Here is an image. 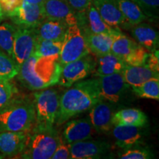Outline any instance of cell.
<instances>
[{
  "label": "cell",
  "instance_id": "obj_1",
  "mask_svg": "<svg viewBox=\"0 0 159 159\" xmlns=\"http://www.w3.org/2000/svg\"><path fill=\"white\" fill-rule=\"evenodd\" d=\"M100 99L97 78L75 83L60 97L55 123L64 124L77 114L90 110Z\"/></svg>",
  "mask_w": 159,
  "mask_h": 159
},
{
  "label": "cell",
  "instance_id": "obj_2",
  "mask_svg": "<svg viewBox=\"0 0 159 159\" xmlns=\"http://www.w3.org/2000/svg\"><path fill=\"white\" fill-rule=\"evenodd\" d=\"M35 123L34 99L15 97L0 108V132L30 133Z\"/></svg>",
  "mask_w": 159,
  "mask_h": 159
},
{
  "label": "cell",
  "instance_id": "obj_3",
  "mask_svg": "<svg viewBox=\"0 0 159 159\" xmlns=\"http://www.w3.org/2000/svg\"><path fill=\"white\" fill-rule=\"evenodd\" d=\"M61 141L54 127L50 128H33L28 134L21 158H52L56 147Z\"/></svg>",
  "mask_w": 159,
  "mask_h": 159
},
{
  "label": "cell",
  "instance_id": "obj_4",
  "mask_svg": "<svg viewBox=\"0 0 159 159\" xmlns=\"http://www.w3.org/2000/svg\"><path fill=\"white\" fill-rule=\"evenodd\" d=\"M60 95L56 89H48L34 93L35 123L33 128L54 127L59 107Z\"/></svg>",
  "mask_w": 159,
  "mask_h": 159
},
{
  "label": "cell",
  "instance_id": "obj_5",
  "mask_svg": "<svg viewBox=\"0 0 159 159\" xmlns=\"http://www.w3.org/2000/svg\"><path fill=\"white\" fill-rule=\"evenodd\" d=\"M89 53L84 35L78 24L68 26L58 57L61 66Z\"/></svg>",
  "mask_w": 159,
  "mask_h": 159
},
{
  "label": "cell",
  "instance_id": "obj_6",
  "mask_svg": "<svg viewBox=\"0 0 159 159\" xmlns=\"http://www.w3.org/2000/svg\"><path fill=\"white\" fill-rule=\"evenodd\" d=\"M96 57L91 53L69 62L61 69L57 83L61 86L69 88L75 83L82 80L96 70Z\"/></svg>",
  "mask_w": 159,
  "mask_h": 159
},
{
  "label": "cell",
  "instance_id": "obj_7",
  "mask_svg": "<svg viewBox=\"0 0 159 159\" xmlns=\"http://www.w3.org/2000/svg\"><path fill=\"white\" fill-rule=\"evenodd\" d=\"M97 83L101 99L113 104L121 102L128 96L130 86L122 73L98 76Z\"/></svg>",
  "mask_w": 159,
  "mask_h": 159
},
{
  "label": "cell",
  "instance_id": "obj_8",
  "mask_svg": "<svg viewBox=\"0 0 159 159\" xmlns=\"http://www.w3.org/2000/svg\"><path fill=\"white\" fill-rule=\"evenodd\" d=\"M36 41L37 35L34 28L17 26L13 40V59L19 66L33 55Z\"/></svg>",
  "mask_w": 159,
  "mask_h": 159
},
{
  "label": "cell",
  "instance_id": "obj_9",
  "mask_svg": "<svg viewBox=\"0 0 159 159\" xmlns=\"http://www.w3.org/2000/svg\"><path fill=\"white\" fill-rule=\"evenodd\" d=\"M19 27L35 28L46 19L42 5L23 1L14 10L6 14Z\"/></svg>",
  "mask_w": 159,
  "mask_h": 159
},
{
  "label": "cell",
  "instance_id": "obj_10",
  "mask_svg": "<svg viewBox=\"0 0 159 159\" xmlns=\"http://www.w3.org/2000/svg\"><path fill=\"white\" fill-rule=\"evenodd\" d=\"M37 55H32L19 66V71L17 76L21 83L30 90H41L46 89L53 83L46 78L41 74V71L35 68V61Z\"/></svg>",
  "mask_w": 159,
  "mask_h": 159
},
{
  "label": "cell",
  "instance_id": "obj_11",
  "mask_svg": "<svg viewBox=\"0 0 159 159\" xmlns=\"http://www.w3.org/2000/svg\"><path fill=\"white\" fill-rule=\"evenodd\" d=\"M70 147V158H100L109 152L111 145L104 141L83 140L73 143Z\"/></svg>",
  "mask_w": 159,
  "mask_h": 159
},
{
  "label": "cell",
  "instance_id": "obj_12",
  "mask_svg": "<svg viewBox=\"0 0 159 159\" xmlns=\"http://www.w3.org/2000/svg\"><path fill=\"white\" fill-rule=\"evenodd\" d=\"M114 112V105L113 103L107 102L102 99L98 101L90 109L89 115L93 128L101 134H105L112 130L114 127L112 117Z\"/></svg>",
  "mask_w": 159,
  "mask_h": 159
},
{
  "label": "cell",
  "instance_id": "obj_13",
  "mask_svg": "<svg viewBox=\"0 0 159 159\" xmlns=\"http://www.w3.org/2000/svg\"><path fill=\"white\" fill-rule=\"evenodd\" d=\"M77 18L79 26L86 25L85 27H80L81 29L89 30L93 33H103L114 35L121 31L119 27H112L105 22L99 14L92 2L89 6L85 13L77 15Z\"/></svg>",
  "mask_w": 159,
  "mask_h": 159
},
{
  "label": "cell",
  "instance_id": "obj_14",
  "mask_svg": "<svg viewBox=\"0 0 159 159\" xmlns=\"http://www.w3.org/2000/svg\"><path fill=\"white\" fill-rule=\"evenodd\" d=\"M42 7L47 19L61 21L67 26L77 24L76 13L66 0H44Z\"/></svg>",
  "mask_w": 159,
  "mask_h": 159
},
{
  "label": "cell",
  "instance_id": "obj_15",
  "mask_svg": "<svg viewBox=\"0 0 159 159\" xmlns=\"http://www.w3.org/2000/svg\"><path fill=\"white\" fill-rule=\"evenodd\" d=\"M92 4L102 19L111 27L130 28L115 0H92Z\"/></svg>",
  "mask_w": 159,
  "mask_h": 159
},
{
  "label": "cell",
  "instance_id": "obj_16",
  "mask_svg": "<svg viewBox=\"0 0 159 159\" xmlns=\"http://www.w3.org/2000/svg\"><path fill=\"white\" fill-rule=\"evenodd\" d=\"M93 126L89 117L73 119L68 122L63 130V139L67 144L87 140L92 136Z\"/></svg>",
  "mask_w": 159,
  "mask_h": 159
},
{
  "label": "cell",
  "instance_id": "obj_17",
  "mask_svg": "<svg viewBox=\"0 0 159 159\" xmlns=\"http://www.w3.org/2000/svg\"><path fill=\"white\" fill-rule=\"evenodd\" d=\"M29 133L0 132V154L3 156H16L22 152Z\"/></svg>",
  "mask_w": 159,
  "mask_h": 159
},
{
  "label": "cell",
  "instance_id": "obj_18",
  "mask_svg": "<svg viewBox=\"0 0 159 159\" xmlns=\"http://www.w3.org/2000/svg\"><path fill=\"white\" fill-rule=\"evenodd\" d=\"M130 33L134 41L149 52L158 49V32L151 25L144 22L138 24L130 27Z\"/></svg>",
  "mask_w": 159,
  "mask_h": 159
},
{
  "label": "cell",
  "instance_id": "obj_19",
  "mask_svg": "<svg viewBox=\"0 0 159 159\" xmlns=\"http://www.w3.org/2000/svg\"><path fill=\"white\" fill-rule=\"evenodd\" d=\"M112 129L116 144L124 150L135 147L142 139V130L140 127L114 125Z\"/></svg>",
  "mask_w": 159,
  "mask_h": 159
},
{
  "label": "cell",
  "instance_id": "obj_20",
  "mask_svg": "<svg viewBox=\"0 0 159 159\" xmlns=\"http://www.w3.org/2000/svg\"><path fill=\"white\" fill-rule=\"evenodd\" d=\"M68 26L61 21L46 19L36 27L37 39L62 41Z\"/></svg>",
  "mask_w": 159,
  "mask_h": 159
},
{
  "label": "cell",
  "instance_id": "obj_21",
  "mask_svg": "<svg viewBox=\"0 0 159 159\" xmlns=\"http://www.w3.org/2000/svg\"><path fill=\"white\" fill-rule=\"evenodd\" d=\"M82 31L91 54H93L94 56H100L111 52V45L115 35H107L103 33L96 34L85 30H82Z\"/></svg>",
  "mask_w": 159,
  "mask_h": 159
},
{
  "label": "cell",
  "instance_id": "obj_22",
  "mask_svg": "<svg viewBox=\"0 0 159 159\" xmlns=\"http://www.w3.org/2000/svg\"><path fill=\"white\" fill-rule=\"evenodd\" d=\"M122 74L125 82L131 88L138 87L151 78L159 77L158 72L152 71L146 66H134L126 64Z\"/></svg>",
  "mask_w": 159,
  "mask_h": 159
},
{
  "label": "cell",
  "instance_id": "obj_23",
  "mask_svg": "<svg viewBox=\"0 0 159 159\" xmlns=\"http://www.w3.org/2000/svg\"><path fill=\"white\" fill-rule=\"evenodd\" d=\"M114 125H128L143 128L148 123V116L143 111L136 108H125L114 112L112 117Z\"/></svg>",
  "mask_w": 159,
  "mask_h": 159
},
{
  "label": "cell",
  "instance_id": "obj_24",
  "mask_svg": "<svg viewBox=\"0 0 159 159\" xmlns=\"http://www.w3.org/2000/svg\"><path fill=\"white\" fill-rule=\"evenodd\" d=\"M97 61L96 71L97 76L109 75L115 73H122L126 63L119 57L111 52L95 56Z\"/></svg>",
  "mask_w": 159,
  "mask_h": 159
},
{
  "label": "cell",
  "instance_id": "obj_25",
  "mask_svg": "<svg viewBox=\"0 0 159 159\" xmlns=\"http://www.w3.org/2000/svg\"><path fill=\"white\" fill-rule=\"evenodd\" d=\"M115 1L130 27L144 22L145 20L148 19L142 10L134 2L130 0H115Z\"/></svg>",
  "mask_w": 159,
  "mask_h": 159
},
{
  "label": "cell",
  "instance_id": "obj_26",
  "mask_svg": "<svg viewBox=\"0 0 159 159\" xmlns=\"http://www.w3.org/2000/svg\"><path fill=\"white\" fill-rule=\"evenodd\" d=\"M137 44L138 43L136 41L123 34L122 32H119L114 35L111 52L124 61Z\"/></svg>",
  "mask_w": 159,
  "mask_h": 159
},
{
  "label": "cell",
  "instance_id": "obj_27",
  "mask_svg": "<svg viewBox=\"0 0 159 159\" xmlns=\"http://www.w3.org/2000/svg\"><path fill=\"white\" fill-rule=\"evenodd\" d=\"M62 41L37 39L33 54L40 57L58 60Z\"/></svg>",
  "mask_w": 159,
  "mask_h": 159
},
{
  "label": "cell",
  "instance_id": "obj_28",
  "mask_svg": "<svg viewBox=\"0 0 159 159\" xmlns=\"http://www.w3.org/2000/svg\"><path fill=\"white\" fill-rule=\"evenodd\" d=\"M17 26L5 22L0 24V49L13 58V47Z\"/></svg>",
  "mask_w": 159,
  "mask_h": 159
},
{
  "label": "cell",
  "instance_id": "obj_29",
  "mask_svg": "<svg viewBox=\"0 0 159 159\" xmlns=\"http://www.w3.org/2000/svg\"><path fill=\"white\" fill-rule=\"evenodd\" d=\"M19 65L14 59L0 49V79L11 80L17 76Z\"/></svg>",
  "mask_w": 159,
  "mask_h": 159
},
{
  "label": "cell",
  "instance_id": "obj_30",
  "mask_svg": "<svg viewBox=\"0 0 159 159\" xmlns=\"http://www.w3.org/2000/svg\"><path fill=\"white\" fill-rule=\"evenodd\" d=\"M132 91L141 98L159 100V77L151 78L138 87H133Z\"/></svg>",
  "mask_w": 159,
  "mask_h": 159
},
{
  "label": "cell",
  "instance_id": "obj_31",
  "mask_svg": "<svg viewBox=\"0 0 159 159\" xmlns=\"http://www.w3.org/2000/svg\"><path fill=\"white\" fill-rule=\"evenodd\" d=\"M150 52L140 44H137L136 47L131 51L128 57L124 60V62L127 65L140 66H144Z\"/></svg>",
  "mask_w": 159,
  "mask_h": 159
},
{
  "label": "cell",
  "instance_id": "obj_32",
  "mask_svg": "<svg viewBox=\"0 0 159 159\" xmlns=\"http://www.w3.org/2000/svg\"><path fill=\"white\" fill-rule=\"evenodd\" d=\"M17 93L16 87L11 80L0 79V108L13 100Z\"/></svg>",
  "mask_w": 159,
  "mask_h": 159
},
{
  "label": "cell",
  "instance_id": "obj_33",
  "mask_svg": "<svg viewBox=\"0 0 159 159\" xmlns=\"http://www.w3.org/2000/svg\"><path fill=\"white\" fill-rule=\"evenodd\" d=\"M154 155L150 150L144 148L133 147L128 150H125L122 153L119 155V158L122 159H150L153 158Z\"/></svg>",
  "mask_w": 159,
  "mask_h": 159
},
{
  "label": "cell",
  "instance_id": "obj_34",
  "mask_svg": "<svg viewBox=\"0 0 159 159\" xmlns=\"http://www.w3.org/2000/svg\"><path fill=\"white\" fill-rule=\"evenodd\" d=\"M142 10L148 18L158 16L159 0H130Z\"/></svg>",
  "mask_w": 159,
  "mask_h": 159
},
{
  "label": "cell",
  "instance_id": "obj_35",
  "mask_svg": "<svg viewBox=\"0 0 159 159\" xmlns=\"http://www.w3.org/2000/svg\"><path fill=\"white\" fill-rule=\"evenodd\" d=\"M72 8L75 11L76 15L82 14L85 13L89 6L92 2V0H66Z\"/></svg>",
  "mask_w": 159,
  "mask_h": 159
},
{
  "label": "cell",
  "instance_id": "obj_36",
  "mask_svg": "<svg viewBox=\"0 0 159 159\" xmlns=\"http://www.w3.org/2000/svg\"><path fill=\"white\" fill-rule=\"evenodd\" d=\"M52 159H67L70 158V147L69 144L61 143V141L57 144L54 153L52 156Z\"/></svg>",
  "mask_w": 159,
  "mask_h": 159
},
{
  "label": "cell",
  "instance_id": "obj_37",
  "mask_svg": "<svg viewBox=\"0 0 159 159\" xmlns=\"http://www.w3.org/2000/svg\"><path fill=\"white\" fill-rule=\"evenodd\" d=\"M159 52L158 49L150 52L148 59H147L145 65L152 71L158 72L159 71Z\"/></svg>",
  "mask_w": 159,
  "mask_h": 159
},
{
  "label": "cell",
  "instance_id": "obj_38",
  "mask_svg": "<svg viewBox=\"0 0 159 159\" xmlns=\"http://www.w3.org/2000/svg\"><path fill=\"white\" fill-rule=\"evenodd\" d=\"M22 0H0V5L4 14L6 15L14 10L21 3Z\"/></svg>",
  "mask_w": 159,
  "mask_h": 159
},
{
  "label": "cell",
  "instance_id": "obj_39",
  "mask_svg": "<svg viewBox=\"0 0 159 159\" xmlns=\"http://www.w3.org/2000/svg\"><path fill=\"white\" fill-rule=\"evenodd\" d=\"M23 1L30 4H34V5H42L43 2H44V0H23Z\"/></svg>",
  "mask_w": 159,
  "mask_h": 159
},
{
  "label": "cell",
  "instance_id": "obj_40",
  "mask_svg": "<svg viewBox=\"0 0 159 159\" xmlns=\"http://www.w3.org/2000/svg\"><path fill=\"white\" fill-rule=\"evenodd\" d=\"M4 17H5V14H4V13H3L2 10L1 5H0V24H1V23H2V21H3Z\"/></svg>",
  "mask_w": 159,
  "mask_h": 159
}]
</instances>
